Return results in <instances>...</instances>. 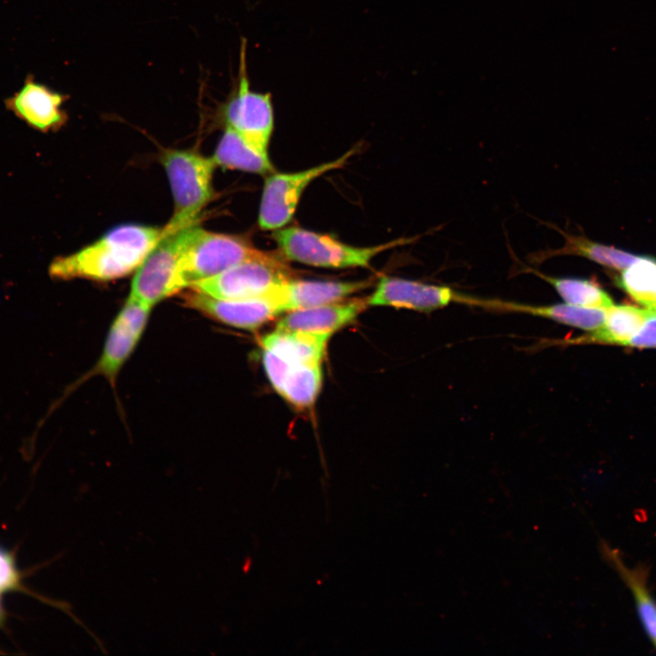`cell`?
Listing matches in <instances>:
<instances>
[{"label":"cell","mask_w":656,"mask_h":656,"mask_svg":"<svg viewBox=\"0 0 656 656\" xmlns=\"http://www.w3.org/2000/svg\"><path fill=\"white\" fill-rule=\"evenodd\" d=\"M233 85L220 115L226 124L238 132L259 152L268 155V145L273 130L274 114L272 95L251 89L247 66V40L241 38L239 65Z\"/></svg>","instance_id":"cell-4"},{"label":"cell","mask_w":656,"mask_h":656,"mask_svg":"<svg viewBox=\"0 0 656 656\" xmlns=\"http://www.w3.org/2000/svg\"><path fill=\"white\" fill-rule=\"evenodd\" d=\"M476 306L504 312L527 313L547 318L574 328L592 332L600 328L605 319L606 310L586 308L563 303L548 305H530L499 300H482L477 298Z\"/></svg>","instance_id":"cell-17"},{"label":"cell","mask_w":656,"mask_h":656,"mask_svg":"<svg viewBox=\"0 0 656 656\" xmlns=\"http://www.w3.org/2000/svg\"><path fill=\"white\" fill-rule=\"evenodd\" d=\"M162 238V228L122 225L77 252L54 259L49 274L58 280L122 278L136 272Z\"/></svg>","instance_id":"cell-1"},{"label":"cell","mask_w":656,"mask_h":656,"mask_svg":"<svg viewBox=\"0 0 656 656\" xmlns=\"http://www.w3.org/2000/svg\"><path fill=\"white\" fill-rule=\"evenodd\" d=\"M655 313H656V311H655Z\"/></svg>","instance_id":"cell-25"},{"label":"cell","mask_w":656,"mask_h":656,"mask_svg":"<svg viewBox=\"0 0 656 656\" xmlns=\"http://www.w3.org/2000/svg\"><path fill=\"white\" fill-rule=\"evenodd\" d=\"M624 346L635 348H656V313L650 316L639 332Z\"/></svg>","instance_id":"cell-24"},{"label":"cell","mask_w":656,"mask_h":656,"mask_svg":"<svg viewBox=\"0 0 656 656\" xmlns=\"http://www.w3.org/2000/svg\"><path fill=\"white\" fill-rule=\"evenodd\" d=\"M186 304L226 325L253 331L282 313L272 296L267 294L237 300L217 299L190 290Z\"/></svg>","instance_id":"cell-11"},{"label":"cell","mask_w":656,"mask_h":656,"mask_svg":"<svg viewBox=\"0 0 656 656\" xmlns=\"http://www.w3.org/2000/svg\"><path fill=\"white\" fill-rule=\"evenodd\" d=\"M557 230L564 237L563 246L554 251L548 250L535 255L538 261H544L552 256L575 255L586 258L607 268L622 271L638 258L633 253L593 241L583 235H573L562 230Z\"/></svg>","instance_id":"cell-20"},{"label":"cell","mask_w":656,"mask_h":656,"mask_svg":"<svg viewBox=\"0 0 656 656\" xmlns=\"http://www.w3.org/2000/svg\"><path fill=\"white\" fill-rule=\"evenodd\" d=\"M170 184L174 211L162 228L163 237L197 224L200 213L213 197L212 158L191 150L167 149L160 158Z\"/></svg>","instance_id":"cell-2"},{"label":"cell","mask_w":656,"mask_h":656,"mask_svg":"<svg viewBox=\"0 0 656 656\" xmlns=\"http://www.w3.org/2000/svg\"><path fill=\"white\" fill-rule=\"evenodd\" d=\"M67 98L28 74L20 89L5 99V106L33 129L47 133L67 123L68 117L62 106Z\"/></svg>","instance_id":"cell-10"},{"label":"cell","mask_w":656,"mask_h":656,"mask_svg":"<svg viewBox=\"0 0 656 656\" xmlns=\"http://www.w3.org/2000/svg\"><path fill=\"white\" fill-rule=\"evenodd\" d=\"M600 550L604 560L619 574L632 594L635 608L648 638L656 648V600L648 588L649 568L640 563L630 567L617 548L600 540Z\"/></svg>","instance_id":"cell-16"},{"label":"cell","mask_w":656,"mask_h":656,"mask_svg":"<svg viewBox=\"0 0 656 656\" xmlns=\"http://www.w3.org/2000/svg\"><path fill=\"white\" fill-rule=\"evenodd\" d=\"M371 285V281L330 282L289 279L271 292L282 312L306 309L339 302Z\"/></svg>","instance_id":"cell-14"},{"label":"cell","mask_w":656,"mask_h":656,"mask_svg":"<svg viewBox=\"0 0 656 656\" xmlns=\"http://www.w3.org/2000/svg\"><path fill=\"white\" fill-rule=\"evenodd\" d=\"M273 238L287 260L337 269L366 267L378 254L411 241L398 239L373 247H354L299 227L281 228L273 233Z\"/></svg>","instance_id":"cell-3"},{"label":"cell","mask_w":656,"mask_h":656,"mask_svg":"<svg viewBox=\"0 0 656 656\" xmlns=\"http://www.w3.org/2000/svg\"><path fill=\"white\" fill-rule=\"evenodd\" d=\"M354 149L340 158L292 173L270 174L265 180L259 210V225L262 230H277L292 218L302 193L315 179L342 168Z\"/></svg>","instance_id":"cell-8"},{"label":"cell","mask_w":656,"mask_h":656,"mask_svg":"<svg viewBox=\"0 0 656 656\" xmlns=\"http://www.w3.org/2000/svg\"><path fill=\"white\" fill-rule=\"evenodd\" d=\"M191 226L165 236L158 242L135 272L129 296L153 308L185 289L179 262Z\"/></svg>","instance_id":"cell-7"},{"label":"cell","mask_w":656,"mask_h":656,"mask_svg":"<svg viewBox=\"0 0 656 656\" xmlns=\"http://www.w3.org/2000/svg\"><path fill=\"white\" fill-rule=\"evenodd\" d=\"M366 299L339 301L315 307L287 312L276 325L284 331L332 333L353 322L365 307Z\"/></svg>","instance_id":"cell-15"},{"label":"cell","mask_w":656,"mask_h":656,"mask_svg":"<svg viewBox=\"0 0 656 656\" xmlns=\"http://www.w3.org/2000/svg\"><path fill=\"white\" fill-rule=\"evenodd\" d=\"M151 307L128 295L108 331L95 373L114 384L146 328Z\"/></svg>","instance_id":"cell-9"},{"label":"cell","mask_w":656,"mask_h":656,"mask_svg":"<svg viewBox=\"0 0 656 656\" xmlns=\"http://www.w3.org/2000/svg\"><path fill=\"white\" fill-rule=\"evenodd\" d=\"M265 253L241 236L208 231L191 226L182 249L179 271L184 288Z\"/></svg>","instance_id":"cell-5"},{"label":"cell","mask_w":656,"mask_h":656,"mask_svg":"<svg viewBox=\"0 0 656 656\" xmlns=\"http://www.w3.org/2000/svg\"><path fill=\"white\" fill-rule=\"evenodd\" d=\"M528 270L549 283L566 303L603 310L614 304L611 297L592 280L554 277L530 268Z\"/></svg>","instance_id":"cell-22"},{"label":"cell","mask_w":656,"mask_h":656,"mask_svg":"<svg viewBox=\"0 0 656 656\" xmlns=\"http://www.w3.org/2000/svg\"><path fill=\"white\" fill-rule=\"evenodd\" d=\"M464 296L448 286L384 276L367 298V302L371 306H392L429 313L453 302L462 303Z\"/></svg>","instance_id":"cell-12"},{"label":"cell","mask_w":656,"mask_h":656,"mask_svg":"<svg viewBox=\"0 0 656 656\" xmlns=\"http://www.w3.org/2000/svg\"><path fill=\"white\" fill-rule=\"evenodd\" d=\"M211 158L216 166L226 169L257 174L273 172L268 155L259 152L230 127H226Z\"/></svg>","instance_id":"cell-21"},{"label":"cell","mask_w":656,"mask_h":656,"mask_svg":"<svg viewBox=\"0 0 656 656\" xmlns=\"http://www.w3.org/2000/svg\"><path fill=\"white\" fill-rule=\"evenodd\" d=\"M654 313L644 307L613 304L606 310L604 322L600 328L567 343L575 344L595 343L624 346Z\"/></svg>","instance_id":"cell-19"},{"label":"cell","mask_w":656,"mask_h":656,"mask_svg":"<svg viewBox=\"0 0 656 656\" xmlns=\"http://www.w3.org/2000/svg\"><path fill=\"white\" fill-rule=\"evenodd\" d=\"M262 364L273 388L298 408L316 400L322 386L321 364L291 362L262 350Z\"/></svg>","instance_id":"cell-13"},{"label":"cell","mask_w":656,"mask_h":656,"mask_svg":"<svg viewBox=\"0 0 656 656\" xmlns=\"http://www.w3.org/2000/svg\"><path fill=\"white\" fill-rule=\"evenodd\" d=\"M289 279L290 272L282 258L265 251L189 289L217 299L237 300L267 294Z\"/></svg>","instance_id":"cell-6"},{"label":"cell","mask_w":656,"mask_h":656,"mask_svg":"<svg viewBox=\"0 0 656 656\" xmlns=\"http://www.w3.org/2000/svg\"><path fill=\"white\" fill-rule=\"evenodd\" d=\"M616 283L634 301L653 313L656 311V260L638 256L620 271Z\"/></svg>","instance_id":"cell-23"},{"label":"cell","mask_w":656,"mask_h":656,"mask_svg":"<svg viewBox=\"0 0 656 656\" xmlns=\"http://www.w3.org/2000/svg\"><path fill=\"white\" fill-rule=\"evenodd\" d=\"M332 333L275 329L261 340L262 350L292 362L321 364Z\"/></svg>","instance_id":"cell-18"}]
</instances>
